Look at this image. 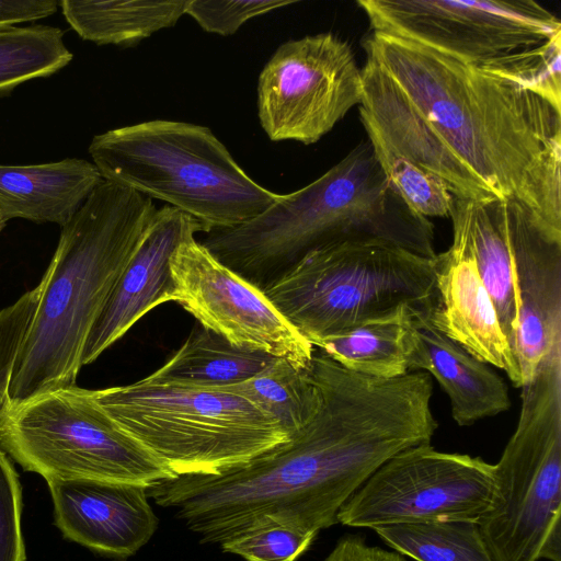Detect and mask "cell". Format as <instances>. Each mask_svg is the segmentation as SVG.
I'll return each mask as SVG.
<instances>
[{
  "label": "cell",
  "instance_id": "1",
  "mask_svg": "<svg viewBox=\"0 0 561 561\" xmlns=\"http://www.w3.org/2000/svg\"><path fill=\"white\" fill-rule=\"evenodd\" d=\"M366 133L461 201H514L561 230V110L517 84L403 37L364 41Z\"/></svg>",
  "mask_w": 561,
  "mask_h": 561
},
{
  "label": "cell",
  "instance_id": "2",
  "mask_svg": "<svg viewBox=\"0 0 561 561\" xmlns=\"http://www.w3.org/2000/svg\"><path fill=\"white\" fill-rule=\"evenodd\" d=\"M314 419L286 442L213 474H184L146 488L149 499L199 537L222 545L279 524L318 534L346 501L400 451L385 408L353 386L325 382Z\"/></svg>",
  "mask_w": 561,
  "mask_h": 561
},
{
  "label": "cell",
  "instance_id": "3",
  "mask_svg": "<svg viewBox=\"0 0 561 561\" xmlns=\"http://www.w3.org/2000/svg\"><path fill=\"white\" fill-rule=\"evenodd\" d=\"M348 241H380L436 256L433 224L390 187L369 141L308 185L279 194L255 218L211 231L201 243L264 290L310 252Z\"/></svg>",
  "mask_w": 561,
  "mask_h": 561
},
{
  "label": "cell",
  "instance_id": "4",
  "mask_svg": "<svg viewBox=\"0 0 561 561\" xmlns=\"http://www.w3.org/2000/svg\"><path fill=\"white\" fill-rule=\"evenodd\" d=\"M156 210L151 198L102 180L61 227L18 354L9 407L76 386L88 335Z\"/></svg>",
  "mask_w": 561,
  "mask_h": 561
},
{
  "label": "cell",
  "instance_id": "5",
  "mask_svg": "<svg viewBox=\"0 0 561 561\" xmlns=\"http://www.w3.org/2000/svg\"><path fill=\"white\" fill-rule=\"evenodd\" d=\"M89 153L103 180L159 199L209 233L238 227L278 197L255 182L206 126L152 119L93 137Z\"/></svg>",
  "mask_w": 561,
  "mask_h": 561
},
{
  "label": "cell",
  "instance_id": "6",
  "mask_svg": "<svg viewBox=\"0 0 561 561\" xmlns=\"http://www.w3.org/2000/svg\"><path fill=\"white\" fill-rule=\"evenodd\" d=\"M130 436L175 476L213 474L286 442L279 424L220 388L152 380L90 390Z\"/></svg>",
  "mask_w": 561,
  "mask_h": 561
},
{
  "label": "cell",
  "instance_id": "7",
  "mask_svg": "<svg viewBox=\"0 0 561 561\" xmlns=\"http://www.w3.org/2000/svg\"><path fill=\"white\" fill-rule=\"evenodd\" d=\"M312 345L360 324L436 307L434 257L380 241L312 251L264 290Z\"/></svg>",
  "mask_w": 561,
  "mask_h": 561
},
{
  "label": "cell",
  "instance_id": "8",
  "mask_svg": "<svg viewBox=\"0 0 561 561\" xmlns=\"http://www.w3.org/2000/svg\"><path fill=\"white\" fill-rule=\"evenodd\" d=\"M520 388L496 497L478 524L495 561H561V347Z\"/></svg>",
  "mask_w": 561,
  "mask_h": 561
},
{
  "label": "cell",
  "instance_id": "9",
  "mask_svg": "<svg viewBox=\"0 0 561 561\" xmlns=\"http://www.w3.org/2000/svg\"><path fill=\"white\" fill-rule=\"evenodd\" d=\"M0 447L24 470L49 481L149 486L176 477L77 385L9 407Z\"/></svg>",
  "mask_w": 561,
  "mask_h": 561
},
{
  "label": "cell",
  "instance_id": "10",
  "mask_svg": "<svg viewBox=\"0 0 561 561\" xmlns=\"http://www.w3.org/2000/svg\"><path fill=\"white\" fill-rule=\"evenodd\" d=\"M496 492L495 465L422 444L397 454L375 471L340 508L337 522L371 529L427 522L478 523L492 507Z\"/></svg>",
  "mask_w": 561,
  "mask_h": 561
},
{
  "label": "cell",
  "instance_id": "11",
  "mask_svg": "<svg viewBox=\"0 0 561 561\" xmlns=\"http://www.w3.org/2000/svg\"><path fill=\"white\" fill-rule=\"evenodd\" d=\"M373 32L423 44L481 66L561 33L560 19L533 0H359Z\"/></svg>",
  "mask_w": 561,
  "mask_h": 561
},
{
  "label": "cell",
  "instance_id": "12",
  "mask_svg": "<svg viewBox=\"0 0 561 561\" xmlns=\"http://www.w3.org/2000/svg\"><path fill=\"white\" fill-rule=\"evenodd\" d=\"M257 117L272 141L311 145L362 101V70L333 33L280 44L257 80Z\"/></svg>",
  "mask_w": 561,
  "mask_h": 561
},
{
  "label": "cell",
  "instance_id": "13",
  "mask_svg": "<svg viewBox=\"0 0 561 561\" xmlns=\"http://www.w3.org/2000/svg\"><path fill=\"white\" fill-rule=\"evenodd\" d=\"M173 301L233 345L284 358L308 369L314 346L277 310L264 291L216 259L195 237L170 261Z\"/></svg>",
  "mask_w": 561,
  "mask_h": 561
},
{
  "label": "cell",
  "instance_id": "14",
  "mask_svg": "<svg viewBox=\"0 0 561 561\" xmlns=\"http://www.w3.org/2000/svg\"><path fill=\"white\" fill-rule=\"evenodd\" d=\"M507 222L517 298L514 355L524 385L561 346V230L514 201H507Z\"/></svg>",
  "mask_w": 561,
  "mask_h": 561
},
{
  "label": "cell",
  "instance_id": "15",
  "mask_svg": "<svg viewBox=\"0 0 561 561\" xmlns=\"http://www.w3.org/2000/svg\"><path fill=\"white\" fill-rule=\"evenodd\" d=\"M199 231L198 222L176 208L156 210L88 335L82 365L94 362L151 309L173 301L171 256Z\"/></svg>",
  "mask_w": 561,
  "mask_h": 561
},
{
  "label": "cell",
  "instance_id": "16",
  "mask_svg": "<svg viewBox=\"0 0 561 561\" xmlns=\"http://www.w3.org/2000/svg\"><path fill=\"white\" fill-rule=\"evenodd\" d=\"M47 484L57 527L68 539L96 552L130 557L157 530L145 485L91 480Z\"/></svg>",
  "mask_w": 561,
  "mask_h": 561
},
{
  "label": "cell",
  "instance_id": "17",
  "mask_svg": "<svg viewBox=\"0 0 561 561\" xmlns=\"http://www.w3.org/2000/svg\"><path fill=\"white\" fill-rule=\"evenodd\" d=\"M436 307L433 324L482 363L506 373L515 387L523 380L515 355L502 331L492 299L468 250L453 239L434 257Z\"/></svg>",
  "mask_w": 561,
  "mask_h": 561
},
{
  "label": "cell",
  "instance_id": "18",
  "mask_svg": "<svg viewBox=\"0 0 561 561\" xmlns=\"http://www.w3.org/2000/svg\"><path fill=\"white\" fill-rule=\"evenodd\" d=\"M408 368L427 373L439 382L450 400L451 415L460 426L494 416L511 407L503 379L490 365L474 358L438 330L428 313L411 316Z\"/></svg>",
  "mask_w": 561,
  "mask_h": 561
},
{
  "label": "cell",
  "instance_id": "19",
  "mask_svg": "<svg viewBox=\"0 0 561 561\" xmlns=\"http://www.w3.org/2000/svg\"><path fill=\"white\" fill-rule=\"evenodd\" d=\"M93 164L67 158L56 162L0 164V215L65 226L102 182Z\"/></svg>",
  "mask_w": 561,
  "mask_h": 561
},
{
  "label": "cell",
  "instance_id": "20",
  "mask_svg": "<svg viewBox=\"0 0 561 561\" xmlns=\"http://www.w3.org/2000/svg\"><path fill=\"white\" fill-rule=\"evenodd\" d=\"M449 218L453 239L470 253L479 276L496 310L500 325L514 353L517 329L512 253L507 222V201L480 202L455 198Z\"/></svg>",
  "mask_w": 561,
  "mask_h": 561
},
{
  "label": "cell",
  "instance_id": "21",
  "mask_svg": "<svg viewBox=\"0 0 561 561\" xmlns=\"http://www.w3.org/2000/svg\"><path fill=\"white\" fill-rule=\"evenodd\" d=\"M188 0H61L62 15L77 34L98 45H133L173 27Z\"/></svg>",
  "mask_w": 561,
  "mask_h": 561
},
{
  "label": "cell",
  "instance_id": "22",
  "mask_svg": "<svg viewBox=\"0 0 561 561\" xmlns=\"http://www.w3.org/2000/svg\"><path fill=\"white\" fill-rule=\"evenodd\" d=\"M274 358L238 347L199 324L164 365L147 377L192 387L221 388L245 381Z\"/></svg>",
  "mask_w": 561,
  "mask_h": 561
},
{
  "label": "cell",
  "instance_id": "23",
  "mask_svg": "<svg viewBox=\"0 0 561 561\" xmlns=\"http://www.w3.org/2000/svg\"><path fill=\"white\" fill-rule=\"evenodd\" d=\"M414 312L404 309L394 316L324 337L313 346L354 373L383 379L403 376L410 373L408 334Z\"/></svg>",
  "mask_w": 561,
  "mask_h": 561
},
{
  "label": "cell",
  "instance_id": "24",
  "mask_svg": "<svg viewBox=\"0 0 561 561\" xmlns=\"http://www.w3.org/2000/svg\"><path fill=\"white\" fill-rule=\"evenodd\" d=\"M220 389L253 403L273 417L288 437L314 419L322 401L309 368H298L284 358H274L253 377Z\"/></svg>",
  "mask_w": 561,
  "mask_h": 561
},
{
  "label": "cell",
  "instance_id": "25",
  "mask_svg": "<svg viewBox=\"0 0 561 561\" xmlns=\"http://www.w3.org/2000/svg\"><path fill=\"white\" fill-rule=\"evenodd\" d=\"M374 531L393 551L415 561H495L476 522L397 524Z\"/></svg>",
  "mask_w": 561,
  "mask_h": 561
},
{
  "label": "cell",
  "instance_id": "26",
  "mask_svg": "<svg viewBox=\"0 0 561 561\" xmlns=\"http://www.w3.org/2000/svg\"><path fill=\"white\" fill-rule=\"evenodd\" d=\"M72 60L64 32L49 25L0 27V93L50 76Z\"/></svg>",
  "mask_w": 561,
  "mask_h": 561
},
{
  "label": "cell",
  "instance_id": "27",
  "mask_svg": "<svg viewBox=\"0 0 561 561\" xmlns=\"http://www.w3.org/2000/svg\"><path fill=\"white\" fill-rule=\"evenodd\" d=\"M375 157L394 193L415 214L450 216L455 197L446 184L417 163L394 151L379 136L367 133Z\"/></svg>",
  "mask_w": 561,
  "mask_h": 561
},
{
  "label": "cell",
  "instance_id": "28",
  "mask_svg": "<svg viewBox=\"0 0 561 561\" xmlns=\"http://www.w3.org/2000/svg\"><path fill=\"white\" fill-rule=\"evenodd\" d=\"M561 110V33L543 43L478 66Z\"/></svg>",
  "mask_w": 561,
  "mask_h": 561
},
{
  "label": "cell",
  "instance_id": "29",
  "mask_svg": "<svg viewBox=\"0 0 561 561\" xmlns=\"http://www.w3.org/2000/svg\"><path fill=\"white\" fill-rule=\"evenodd\" d=\"M318 534L272 524L254 528L220 545L224 552L247 561H295L312 545Z\"/></svg>",
  "mask_w": 561,
  "mask_h": 561
},
{
  "label": "cell",
  "instance_id": "30",
  "mask_svg": "<svg viewBox=\"0 0 561 561\" xmlns=\"http://www.w3.org/2000/svg\"><path fill=\"white\" fill-rule=\"evenodd\" d=\"M44 279L0 310V419L9 408V388L18 354L32 324Z\"/></svg>",
  "mask_w": 561,
  "mask_h": 561
},
{
  "label": "cell",
  "instance_id": "31",
  "mask_svg": "<svg viewBox=\"0 0 561 561\" xmlns=\"http://www.w3.org/2000/svg\"><path fill=\"white\" fill-rule=\"evenodd\" d=\"M295 0H188L185 14L213 34H234L247 21L294 4Z\"/></svg>",
  "mask_w": 561,
  "mask_h": 561
},
{
  "label": "cell",
  "instance_id": "32",
  "mask_svg": "<svg viewBox=\"0 0 561 561\" xmlns=\"http://www.w3.org/2000/svg\"><path fill=\"white\" fill-rule=\"evenodd\" d=\"M21 508L18 474L0 447V561H25Z\"/></svg>",
  "mask_w": 561,
  "mask_h": 561
},
{
  "label": "cell",
  "instance_id": "33",
  "mask_svg": "<svg viewBox=\"0 0 561 561\" xmlns=\"http://www.w3.org/2000/svg\"><path fill=\"white\" fill-rule=\"evenodd\" d=\"M322 561H408L397 551L370 546L364 536L347 534L340 538Z\"/></svg>",
  "mask_w": 561,
  "mask_h": 561
},
{
  "label": "cell",
  "instance_id": "34",
  "mask_svg": "<svg viewBox=\"0 0 561 561\" xmlns=\"http://www.w3.org/2000/svg\"><path fill=\"white\" fill-rule=\"evenodd\" d=\"M58 5L55 0H0V27L47 18Z\"/></svg>",
  "mask_w": 561,
  "mask_h": 561
},
{
  "label": "cell",
  "instance_id": "35",
  "mask_svg": "<svg viewBox=\"0 0 561 561\" xmlns=\"http://www.w3.org/2000/svg\"><path fill=\"white\" fill-rule=\"evenodd\" d=\"M5 220L2 218V216L0 215V232L2 231V229L4 228L5 226Z\"/></svg>",
  "mask_w": 561,
  "mask_h": 561
}]
</instances>
